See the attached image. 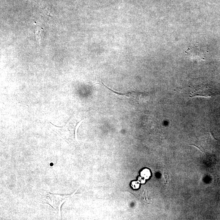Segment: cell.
Instances as JSON below:
<instances>
[{
  "instance_id": "cell-1",
  "label": "cell",
  "mask_w": 220,
  "mask_h": 220,
  "mask_svg": "<svg viewBox=\"0 0 220 220\" xmlns=\"http://www.w3.org/2000/svg\"><path fill=\"white\" fill-rule=\"evenodd\" d=\"M41 200L47 203L55 209L59 208L64 202V195H61L50 192H43L41 196Z\"/></svg>"
},
{
  "instance_id": "cell-2",
  "label": "cell",
  "mask_w": 220,
  "mask_h": 220,
  "mask_svg": "<svg viewBox=\"0 0 220 220\" xmlns=\"http://www.w3.org/2000/svg\"><path fill=\"white\" fill-rule=\"evenodd\" d=\"M141 175L144 179H148L151 176V173L148 169H145L141 172Z\"/></svg>"
},
{
  "instance_id": "cell-3",
  "label": "cell",
  "mask_w": 220,
  "mask_h": 220,
  "mask_svg": "<svg viewBox=\"0 0 220 220\" xmlns=\"http://www.w3.org/2000/svg\"><path fill=\"white\" fill-rule=\"evenodd\" d=\"M131 186L134 189H137L139 187V183L137 181H133L132 183Z\"/></svg>"
},
{
  "instance_id": "cell-4",
  "label": "cell",
  "mask_w": 220,
  "mask_h": 220,
  "mask_svg": "<svg viewBox=\"0 0 220 220\" xmlns=\"http://www.w3.org/2000/svg\"><path fill=\"white\" fill-rule=\"evenodd\" d=\"M138 182L139 183H144L145 182V179H143L142 177H139L138 178Z\"/></svg>"
}]
</instances>
